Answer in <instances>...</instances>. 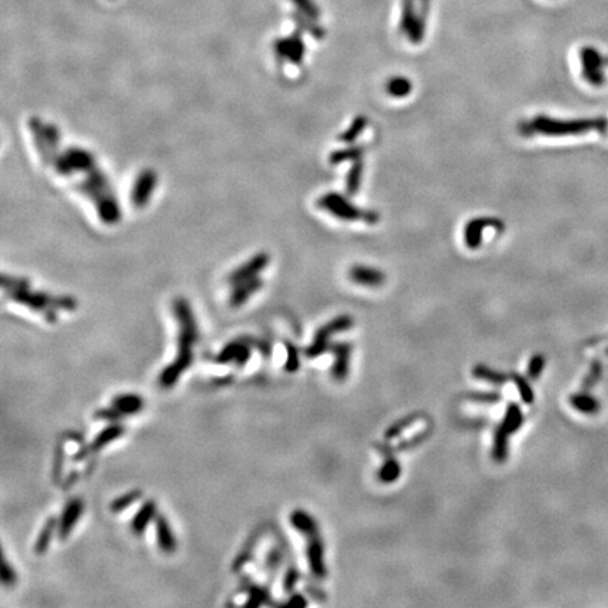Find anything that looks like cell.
<instances>
[{"label":"cell","instance_id":"1","mask_svg":"<svg viewBox=\"0 0 608 608\" xmlns=\"http://www.w3.org/2000/svg\"><path fill=\"white\" fill-rule=\"evenodd\" d=\"M172 308L179 326L177 352L173 362L159 375V386L164 389H172L182 373L193 364V346L199 338L197 323L189 302L184 297H177L173 300Z\"/></svg>","mask_w":608,"mask_h":608},{"label":"cell","instance_id":"2","mask_svg":"<svg viewBox=\"0 0 608 608\" xmlns=\"http://www.w3.org/2000/svg\"><path fill=\"white\" fill-rule=\"evenodd\" d=\"M75 189L93 202L99 217L104 224L112 226L120 222L121 210L117 197L110 186L109 179L99 168L95 166L90 169L84 181L75 185Z\"/></svg>","mask_w":608,"mask_h":608},{"label":"cell","instance_id":"3","mask_svg":"<svg viewBox=\"0 0 608 608\" xmlns=\"http://www.w3.org/2000/svg\"><path fill=\"white\" fill-rule=\"evenodd\" d=\"M13 302L28 307L30 310L43 313L46 320L50 323H55L58 320L57 311H74L78 307V302L72 296H52L44 292H30V289L6 293Z\"/></svg>","mask_w":608,"mask_h":608},{"label":"cell","instance_id":"4","mask_svg":"<svg viewBox=\"0 0 608 608\" xmlns=\"http://www.w3.org/2000/svg\"><path fill=\"white\" fill-rule=\"evenodd\" d=\"M607 121L604 119H580V120H556L548 116L535 117L529 124H525V134L541 133L549 137L578 135L591 130L604 131Z\"/></svg>","mask_w":608,"mask_h":608},{"label":"cell","instance_id":"5","mask_svg":"<svg viewBox=\"0 0 608 608\" xmlns=\"http://www.w3.org/2000/svg\"><path fill=\"white\" fill-rule=\"evenodd\" d=\"M317 206L330 211L334 217H338L341 220H346V222L362 220L369 224L379 222L377 213L355 207L346 197H344L340 193L324 195L323 197H320V200L317 202Z\"/></svg>","mask_w":608,"mask_h":608},{"label":"cell","instance_id":"6","mask_svg":"<svg viewBox=\"0 0 608 608\" xmlns=\"http://www.w3.org/2000/svg\"><path fill=\"white\" fill-rule=\"evenodd\" d=\"M524 422V414L518 404L511 403L504 414L503 421L497 426L493 441V459L498 463H503L509 456V438L520 430Z\"/></svg>","mask_w":608,"mask_h":608},{"label":"cell","instance_id":"7","mask_svg":"<svg viewBox=\"0 0 608 608\" xmlns=\"http://www.w3.org/2000/svg\"><path fill=\"white\" fill-rule=\"evenodd\" d=\"M352 324H353V320L349 315H340V317L331 320L328 324L323 326L315 333L313 344L304 351L306 356L307 357H317L320 355H323L324 352H327L328 346L331 344L330 342L331 337L334 334L349 330L352 327Z\"/></svg>","mask_w":608,"mask_h":608},{"label":"cell","instance_id":"8","mask_svg":"<svg viewBox=\"0 0 608 608\" xmlns=\"http://www.w3.org/2000/svg\"><path fill=\"white\" fill-rule=\"evenodd\" d=\"M52 165L55 170L63 176H69L75 172H89L96 166L93 154L77 147L68 148L59 154Z\"/></svg>","mask_w":608,"mask_h":608},{"label":"cell","instance_id":"9","mask_svg":"<svg viewBox=\"0 0 608 608\" xmlns=\"http://www.w3.org/2000/svg\"><path fill=\"white\" fill-rule=\"evenodd\" d=\"M253 346H255V338L253 337H239L230 341L222 352L217 355L216 362L220 365L234 364L242 368L248 364L253 353Z\"/></svg>","mask_w":608,"mask_h":608},{"label":"cell","instance_id":"10","mask_svg":"<svg viewBox=\"0 0 608 608\" xmlns=\"http://www.w3.org/2000/svg\"><path fill=\"white\" fill-rule=\"evenodd\" d=\"M580 61L585 79L594 86H601L605 82L602 69L608 63V59L604 58L596 48L585 47L580 51Z\"/></svg>","mask_w":608,"mask_h":608},{"label":"cell","instance_id":"11","mask_svg":"<svg viewBox=\"0 0 608 608\" xmlns=\"http://www.w3.org/2000/svg\"><path fill=\"white\" fill-rule=\"evenodd\" d=\"M157 182V172L151 168H147L138 173L131 189V203L135 208H142L148 204Z\"/></svg>","mask_w":608,"mask_h":608},{"label":"cell","instance_id":"12","mask_svg":"<svg viewBox=\"0 0 608 608\" xmlns=\"http://www.w3.org/2000/svg\"><path fill=\"white\" fill-rule=\"evenodd\" d=\"M306 538H307L306 555L311 573L317 579H324L327 576V569L324 563V544L323 540H321L320 531L306 535Z\"/></svg>","mask_w":608,"mask_h":608},{"label":"cell","instance_id":"13","mask_svg":"<svg viewBox=\"0 0 608 608\" xmlns=\"http://www.w3.org/2000/svg\"><path fill=\"white\" fill-rule=\"evenodd\" d=\"M269 261H271V257L266 253H258L254 257L249 258L246 262L239 265L237 269H234L228 275L227 282L231 286H235L241 282L258 277L259 273L269 265Z\"/></svg>","mask_w":608,"mask_h":608},{"label":"cell","instance_id":"14","mask_svg":"<svg viewBox=\"0 0 608 608\" xmlns=\"http://www.w3.org/2000/svg\"><path fill=\"white\" fill-rule=\"evenodd\" d=\"M275 51L279 59L282 61H289L292 63H302L304 52H306V47L302 39V32L300 30L296 31L295 34L289 35L286 39H279L275 43Z\"/></svg>","mask_w":608,"mask_h":608},{"label":"cell","instance_id":"15","mask_svg":"<svg viewBox=\"0 0 608 608\" xmlns=\"http://www.w3.org/2000/svg\"><path fill=\"white\" fill-rule=\"evenodd\" d=\"M84 513V502L81 498H72L66 503L59 520H58V536L61 540H66L72 532L74 527L79 521Z\"/></svg>","mask_w":608,"mask_h":608},{"label":"cell","instance_id":"16","mask_svg":"<svg viewBox=\"0 0 608 608\" xmlns=\"http://www.w3.org/2000/svg\"><path fill=\"white\" fill-rule=\"evenodd\" d=\"M28 128L32 137V141L35 144V150H37L41 161L47 165L54 164V154L50 148L47 134H46V123L40 120L39 117H31L28 120Z\"/></svg>","mask_w":608,"mask_h":608},{"label":"cell","instance_id":"17","mask_svg":"<svg viewBox=\"0 0 608 608\" xmlns=\"http://www.w3.org/2000/svg\"><path fill=\"white\" fill-rule=\"evenodd\" d=\"M497 228L503 230V223L498 219L491 217H479L473 219L468 223L467 228H464V242L471 249H478L482 244V233L484 228Z\"/></svg>","mask_w":608,"mask_h":608},{"label":"cell","instance_id":"18","mask_svg":"<svg viewBox=\"0 0 608 608\" xmlns=\"http://www.w3.org/2000/svg\"><path fill=\"white\" fill-rule=\"evenodd\" d=\"M349 277L353 283L366 286V288H379L386 280V275L371 266L365 265H356L349 271Z\"/></svg>","mask_w":608,"mask_h":608},{"label":"cell","instance_id":"19","mask_svg":"<svg viewBox=\"0 0 608 608\" xmlns=\"http://www.w3.org/2000/svg\"><path fill=\"white\" fill-rule=\"evenodd\" d=\"M262 286L264 280L261 277L249 279L233 286V292L230 295V306L234 308L241 307L246 300H249L258 291H261Z\"/></svg>","mask_w":608,"mask_h":608},{"label":"cell","instance_id":"20","mask_svg":"<svg viewBox=\"0 0 608 608\" xmlns=\"http://www.w3.org/2000/svg\"><path fill=\"white\" fill-rule=\"evenodd\" d=\"M155 533H157L158 548L164 553L172 555L176 551L177 544H176V538H175V533L172 531L170 524L168 522V520L162 514H158L155 517Z\"/></svg>","mask_w":608,"mask_h":608},{"label":"cell","instance_id":"21","mask_svg":"<svg viewBox=\"0 0 608 608\" xmlns=\"http://www.w3.org/2000/svg\"><path fill=\"white\" fill-rule=\"evenodd\" d=\"M328 351L335 355V362L333 365V376L335 380H344L349 372V357H351V345L345 342L330 344Z\"/></svg>","mask_w":608,"mask_h":608},{"label":"cell","instance_id":"22","mask_svg":"<svg viewBox=\"0 0 608 608\" xmlns=\"http://www.w3.org/2000/svg\"><path fill=\"white\" fill-rule=\"evenodd\" d=\"M157 503L154 500H147L141 504L138 511L134 514V518L131 520V531L134 535H142L146 532L147 527L155 521L157 517Z\"/></svg>","mask_w":608,"mask_h":608},{"label":"cell","instance_id":"23","mask_svg":"<svg viewBox=\"0 0 608 608\" xmlns=\"http://www.w3.org/2000/svg\"><path fill=\"white\" fill-rule=\"evenodd\" d=\"M124 434H126L124 425H121L119 421L110 422L109 425H107L106 428H103V430L95 437V440L89 445V449H90V452H97V451L103 449L104 447H107L109 444L115 442L116 440H119Z\"/></svg>","mask_w":608,"mask_h":608},{"label":"cell","instance_id":"24","mask_svg":"<svg viewBox=\"0 0 608 608\" xmlns=\"http://www.w3.org/2000/svg\"><path fill=\"white\" fill-rule=\"evenodd\" d=\"M112 406L117 409L124 417L133 415L139 413L144 409V400L134 393H126V395H119L112 400Z\"/></svg>","mask_w":608,"mask_h":608},{"label":"cell","instance_id":"25","mask_svg":"<svg viewBox=\"0 0 608 608\" xmlns=\"http://www.w3.org/2000/svg\"><path fill=\"white\" fill-rule=\"evenodd\" d=\"M569 403L575 410H578V411H580L583 414H589V415L597 414L600 411V409H601L600 402L596 398L590 396L587 391H582V393H576V395H571L569 398Z\"/></svg>","mask_w":608,"mask_h":608},{"label":"cell","instance_id":"26","mask_svg":"<svg viewBox=\"0 0 608 608\" xmlns=\"http://www.w3.org/2000/svg\"><path fill=\"white\" fill-rule=\"evenodd\" d=\"M57 529H58L57 518L55 517H50L44 522V525H43V528H41V531H40V533L37 536V541H35V545H34L35 553H37V555H44L48 551L51 540H52V536H54V532Z\"/></svg>","mask_w":608,"mask_h":608},{"label":"cell","instance_id":"27","mask_svg":"<svg viewBox=\"0 0 608 608\" xmlns=\"http://www.w3.org/2000/svg\"><path fill=\"white\" fill-rule=\"evenodd\" d=\"M291 524L295 527V529L297 532H300L304 536L311 532L318 531L317 521L313 518V516H310L304 510H295L291 514Z\"/></svg>","mask_w":608,"mask_h":608},{"label":"cell","instance_id":"28","mask_svg":"<svg viewBox=\"0 0 608 608\" xmlns=\"http://www.w3.org/2000/svg\"><path fill=\"white\" fill-rule=\"evenodd\" d=\"M292 17H293V20H295V23H296V26L299 27L300 31H306L307 34L311 35V37H314V39H317V40H320V39H323V37H324V30L321 28L317 23H314L315 20H313V19H310V17L302 14L300 12L293 13Z\"/></svg>","mask_w":608,"mask_h":608},{"label":"cell","instance_id":"29","mask_svg":"<svg viewBox=\"0 0 608 608\" xmlns=\"http://www.w3.org/2000/svg\"><path fill=\"white\" fill-rule=\"evenodd\" d=\"M473 376L480 379V380L489 382L491 384H497V386L504 384L507 382V379H509V376L506 373L497 372V371H494V369H491V368H489L486 365H478L473 369Z\"/></svg>","mask_w":608,"mask_h":608},{"label":"cell","instance_id":"30","mask_svg":"<svg viewBox=\"0 0 608 608\" xmlns=\"http://www.w3.org/2000/svg\"><path fill=\"white\" fill-rule=\"evenodd\" d=\"M141 496H142L141 490H131V491H127V493L119 496L110 503V511L112 513H121V511L130 509L134 503L138 502Z\"/></svg>","mask_w":608,"mask_h":608},{"label":"cell","instance_id":"31","mask_svg":"<svg viewBox=\"0 0 608 608\" xmlns=\"http://www.w3.org/2000/svg\"><path fill=\"white\" fill-rule=\"evenodd\" d=\"M400 473H402V468L399 462L395 458H389L379 471V479L383 483H391L396 482L400 478Z\"/></svg>","mask_w":608,"mask_h":608},{"label":"cell","instance_id":"32","mask_svg":"<svg viewBox=\"0 0 608 608\" xmlns=\"http://www.w3.org/2000/svg\"><path fill=\"white\" fill-rule=\"evenodd\" d=\"M362 173H364V164L361 162V159H357L352 168L348 172L346 176V192L349 195H355L361 186V181H362Z\"/></svg>","mask_w":608,"mask_h":608},{"label":"cell","instance_id":"33","mask_svg":"<svg viewBox=\"0 0 608 608\" xmlns=\"http://www.w3.org/2000/svg\"><path fill=\"white\" fill-rule=\"evenodd\" d=\"M411 88H413L411 82L407 78H403V77L391 78L387 82V85H386L387 93L390 96H395V97H404V96L410 95Z\"/></svg>","mask_w":608,"mask_h":608},{"label":"cell","instance_id":"34","mask_svg":"<svg viewBox=\"0 0 608 608\" xmlns=\"http://www.w3.org/2000/svg\"><path fill=\"white\" fill-rule=\"evenodd\" d=\"M362 155H364V148H361V147H348V148H344V150L334 151L331 154V157H330V162L333 165H337V164H342L345 161H357V159H361Z\"/></svg>","mask_w":608,"mask_h":608},{"label":"cell","instance_id":"35","mask_svg":"<svg viewBox=\"0 0 608 608\" xmlns=\"http://www.w3.org/2000/svg\"><path fill=\"white\" fill-rule=\"evenodd\" d=\"M366 124H368V120H366L365 116L356 117L352 121V124L340 135V141L348 142V144H349V142H353L357 138V135H360L365 130Z\"/></svg>","mask_w":608,"mask_h":608},{"label":"cell","instance_id":"36","mask_svg":"<svg viewBox=\"0 0 608 608\" xmlns=\"http://www.w3.org/2000/svg\"><path fill=\"white\" fill-rule=\"evenodd\" d=\"M2 288L6 293L10 292H19L24 289H30V280L20 276H12V275H3L2 276Z\"/></svg>","mask_w":608,"mask_h":608},{"label":"cell","instance_id":"37","mask_svg":"<svg viewBox=\"0 0 608 608\" xmlns=\"http://www.w3.org/2000/svg\"><path fill=\"white\" fill-rule=\"evenodd\" d=\"M601 375H602V365L598 361H594L590 366L587 376L585 377V380L582 383V391L591 390L597 384V382L601 379Z\"/></svg>","mask_w":608,"mask_h":608},{"label":"cell","instance_id":"38","mask_svg":"<svg viewBox=\"0 0 608 608\" xmlns=\"http://www.w3.org/2000/svg\"><path fill=\"white\" fill-rule=\"evenodd\" d=\"M46 134H47L50 148H51V151L54 154V158H57L59 155V147H61V134H59V130L52 123H46Z\"/></svg>","mask_w":608,"mask_h":608},{"label":"cell","instance_id":"39","mask_svg":"<svg viewBox=\"0 0 608 608\" xmlns=\"http://www.w3.org/2000/svg\"><path fill=\"white\" fill-rule=\"evenodd\" d=\"M545 364H547V360H545V356H544L542 353H536V355H533V356L531 357L529 364H528V376H529L532 380L538 379V377L542 375V372H544Z\"/></svg>","mask_w":608,"mask_h":608},{"label":"cell","instance_id":"40","mask_svg":"<svg viewBox=\"0 0 608 608\" xmlns=\"http://www.w3.org/2000/svg\"><path fill=\"white\" fill-rule=\"evenodd\" d=\"M511 379L514 380L517 389L520 390V396L524 403L531 404L533 402V390L529 386V383L520 375H511Z\"/></svg>","mask_w":608,"mask_h":608},{"label":"cell","instance_id":"41","mask_svg":"<svg viewBox=\"0 0 608 608\" xmlns=\"http://www.w3.org/2000/svg\"><path fill=\"white\" fill-rule=\"evenodd\" d=\"M292 3L297 8V10L302 14H304V16L313 19V20L320 19V9L313 2V0H292Z\"/></svg>","mask_w":608,"mask_h":608},{"label":"cell","instance_id":"42","mask_svg":"<svg viewBox=\"0 0 608 608\" xmlns=\"http://www.w3.org/2000/svg\"><path fill=\"white\" fill-rule=\"evenodd\" d=\"M286 352H288V360H286L284 369L288 372H296L300 366V357L297 346L292 342H286Z\"/></svg>","mask_w":608,"mask_h":608},{"label":"cell","instance_id":"43","mask_svg":"<svg viewBox=\"0 0 608 608\" xmlns=\"http://www.w3.org/2000/svg\"><path fill=\"white\" fill-rule=\"evenodd\" d=\"M249 594H251V598H249L245 605L246 607H258L262 604H269V591L266 589L262 587H254L249 590Z\"/></svg>","mask_w":608,"mask_h":608},{"label":"cell","instance_id":"44","mask_svg":"<svg viewBox=\"0 0 608 608\" xmlns=\"http://www.w3.org/2000/svg\"><path fill=\"white\" fill-rule=\"evenodd\" d=\"M63 459H65V451H63V444L59 442L55 447V456H54V467H52V476H54V482H59L61 476H62V469H63Z\"/></svg>","mask_w":608,"mask_h":608},{"label":"cell","instance_id":"45","mask_svg":"<svg viewBox=\"0 0 608 608\" xmlns=\"http://www.w3.org/2000/svg\"><path fill=\"white\" fill-rule=\"evenodd\" d=\"M124 415L115 409L113 406L106 407V409H100L95 413V420H101V421H107V422H116L120 421Z\"/></svg>","mask_w":608,"mask_h":608},{"label":"cell","instance_id":"46","mask_svg":"<svg viewBox=\"0 0 608 608\" xmlns=\"http://www.w3.org/2000/svg\"><path fill=\"white\" fill-rule=\"evenodd\" d=\"M300 579V573L296 567H289L283 578V590L286 593H293L297 582Z\"/></svg>","mask_w":608,"mask_h":608},{"label":"cell","instance_id":"47","mask_svg":"<svg viewBox=\"0 0 608 608\" xmlns=\"http://www.w3.org/2000/svg\"><path fill=\"white\" fill-rule=\"evenodd\" d=\"M17 582V575L13 566L8 562L6 558L2 560V583L5 587H12Z\"/></svg>","mask_w":608,"mask_h":608},{"label":"cell","instance_id":"48","mask_svg":"<svg viewBox=\"0 0 608 608\" xmlns=\"http://www.w3.org/2000/svg\"><path fill=\"white\" fill-rule=\"evenodd\" d=\"M415 421V415H411V417H407V418H403L402 421H399L398 424H395V425H391L389 430H387V433H386V438L387 440H391V438H396L398 435H400L407 426H410L413 422Z\"/></svg>","mask_w":608,"mask_h":608},{"label":"cell","instance_id":"49","mask_svg":"<svg viewBox=\"0 0 608 608\" xmlns=\"http://www.w3.org/2000/svg\"><path fill=\"white\" fill-rule=\"evenodd\" d=\"M468 398L471 400H476V402H482V403H496L502 399L497 395V393H471Z\"/></svg>","mask_w":608,"mask_h":608},{"label":"cell","instance_id":"50","mask_svg":"<svg viewBox=\"0 0 608 608\" xmlns=\"http://www.w3.org/2000/svg\"><path fill=\"white\" fill-rule=\"evenodd\" d=\"M282 563V553L279 549L273 548L272 551H269L268 556H266V569L271 571H275Z\"/></svg>","mask_w":608,"mask_h":608},{"label":"cell","instance_id":"51","mask_svg":"<svg viewBox=\"0 0 608 608\" xmlns=\"http://www.w3.org/2000/svg\"><path fill=\"white\" fill-rule=\"evenodd\" d=\"M255 346L257 348H259V351H261V353L265 356V357H269L271 355H272V346H271V344L268 342V341H264V340H255Z\"/></svg>","mask_w":608,"mask_h":608},{"label":"cell","instance_id":"52","mask_svg":"<svg viewBox=\"0 0 608 608\" xmlns=\"http://www.w3.org/2000/svg\"><path fill=\"white\" fill-rule=\"evenodd\" d=\"M286 605H293V607H303V605H307V601H306V598L302 596V594H293L292 597H289V601L286 602Z\"/></svg>","mask_w":608,"mask_h":608},{"label":"cell","instance_id":"53","mask_svg":"<svg viewBox=\"0 0 608 608\" xmlns=\"http://www.w3.org/2000/svg\"><path fill=\"white\" fill-rule=\"evenodd\" d=\"M607 355H608V349H607Z\"/></svg>","mask_w":608,"mask_h":608}]
</instances>
